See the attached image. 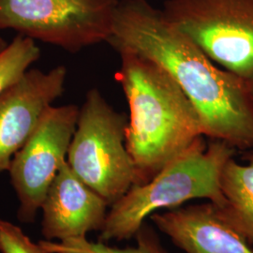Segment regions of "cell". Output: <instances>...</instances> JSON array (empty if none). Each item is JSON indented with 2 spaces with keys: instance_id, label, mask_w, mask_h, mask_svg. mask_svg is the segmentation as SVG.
I'll return each mask as SVG.
<instances>
[{
  "instance_id": "ba28073f",
  "label": "cell",
  "mask_w": 253,
  "mask_h": 253,
  "mask_svg": "<svg viewBox=\"0 0 253 253\" xmlns=\"http://www.w3.org/2000/svg\"><path fill=\"white\" fill-rule=\"evenodd\" d=\"M67 69L28 70L0 96V174L27 143L46 110L63 94Z\"/></svg>"
},
{
  "instance_id": "e0dca14e",
  "label": "cell",
  "mask_w": 253,
  "mask_h": 253,
  "mask_svg": "<svg viewBox=\"0 0 253 253\" xmlns=\"http://www.w3.org/2000/svg\"><path fill=\"white\" fill-rule=\"evenodd\" d=\"M249 85H250V89H251V93H252L253 99V81L251 84H249Z\"/></svg>"
},
{
  "instance_id": "2e32d148",
  "label": "cell",
  "mask_w": 253,
  "mask_h": 253,
  "mask_svg": "<svg viewBox=\"0 0 253 253\" xmlns=\"http://www.w3.org/2000/svg\"><path fill=\"white\" fill-rule=\"evenodd\" d=\"M9 45V42H6L2 37L0 36V54L8 47Z\"/></svg>"
},
{
  "instance_id": "5b68a950",
  "label": "cell",
  "mask_w": 253,
  "mask_h": 253,
  "mask_svg": "<svg viewBox=\"0 0 253 253\" xmlns=\"http://www.w3.org/2000/svg\"><path fill=\"white\" fill-rule=\"evenodd\" d=\"M162 10L213 62L253 81V0H166Z\"/></svg>"
},
{
  "instance_id": "9c48e42d",
  "label": "cell",
  "mask_w": 253,
  "mask_h": 253,
  "mask_svg": "<svg viewBox=\"0 0 253 253\" xmlns=\"http://www.w3.org/2000/svg\"><path fill=\"white\" fill-rule=\"evenodd\" d=\"M108 203L90 189L64 162L42 203V233L47 240L83 238L100 231Z\"/></svg>"
},
{
  "instance_id": "277c9868",
  "label": "cell",
  "mask_w": 253,
  "mask_h": 253,
  "mask_svg": "<svg viewBox=\"0 0 253 253\" xmlns=\"http://www.w3.org/2000/svg\"><path fill=\"white\" fill-rule=\"evenodd\" d=\"M127 125L126 114L113 108L98 88L86 93L67 163L108 205L120 199L138 181L126 148Z\"/></svg>"
},
{
  "instance_id": "8992f818",
  "label": "cell",
  "mask_w": 253,
  "mask_h": 253,
  "mask_svg": "<svg viewBox=\"0 0 253 253\" xmlns=\"http://www.w3.org/2000/svg\"><path fill=\"white\" fill-rule=\"evenodd\" d=\"M119 0H0V29L76 53L106 42Z\"/></svg>"
},
{
  "instance_id": "3957f363",
  "label": "cell",
  "mask_w": 253,
  "mask_h": 253,
  "mask_svg": "<svg viewBox=\"0 0 253 253\" xmlns=\"http://www.w3.org/2000/svg\"><path fill=\"white\" fill-rule=\"evenodd\" d=\"M199 137L151 180L135 184L112 205L100 230L102 242L135 236L146 218L163 209H174L189 201L207 199L223 208L222 170L236 149L223 141Z\"/></svg>"
},
{
  "instance_id": "4fadbf2b",
  "label": "cell",
  "mask_w": 253,
  "mask_h": 253,
  "mask_svg": "<svg viewBox=\"0 0 253 253\" xmlns=\"http://www.w3.org/2000/svg\"><path fill=\"white\" fill-rule=\"evenodd\" d=\"M0 252L2 253H50L33 243L18 226L0 218Z\"/></svg>"
},
{
  "instance_id": "6da1fadb",
  "label": "cell",
  "mask_w": 253,
  "mask_h": 253,
  "mask_svg": "<svg viewBox=\"0 0 253 253\" xmlns=\"http://www.w3.org/2000/svg\"><path fill=\"white\" fill-rule=\"evenodd\" d=\"M160 65L184 91L203 133L236 150L253 148V99L247 82L219 68L147 0H119L107 40Z\"/></svg>"
},
{
  "instance_id": "8fae6325",
  "label": "cell",
  "mask_w": 253,
  "mask_h": 253,
  "mask_svg": "<svg viewBox=\"0 0 253 253\" xmlns=\"http://www.w3.org/2000/svg\"><path fill=\"white\" fill-rule=\"evenodd\" d=\"M245 159L247 164L232 158L222 170L220 187L225 205L220 209L231 225L253 244V151Z\"/></svg>"
},
{
  "instance_id": "30bf717a",
  "label": "cell",
  "mask_w": 253,
  "mask_h": 253,
  "mask_svg": "<svg viewBox=\"0 0 253 253\" xmlns=\"http://www.w3.org/2000/svg\"><path fill=\"white\" fill-rule=\"evenodd\" d=\"M149 218L185 253H253L252 244L211 202L157 212Z\"/></svg>"
},
{
  "instance_id": "7a4b0ae2",
  "label": "cell",
  "mask_w": 253,
  "mask_h": 253,
  "mask_svg": "<svg viewBox=\"0 0 253 253\" xmlns=\"http://www.w3.org/2000/svg\"><path fill=\"white\" fill-rule=\"evenodd\" d=\"M118 54L116 79L129 107L126 148L137 184H145L204 136L203 127L195 106L163 68L131 52Z\"/></svg>"
},
{
  "instance_id": "7c38bea8",
  "label": "cell",
  "mask_w": 253,
  "mask_h": 253,
  "mask_svg": "<svg viewBox=\"0 0 253 253\" xmlns=\"http://www.w3.org/2000/svg\"><path fill=\"white\" fill-rule=\"evenodd\" d=\"M36 41L17 35L0 54V96L11 87L40 58Z\"/></svg>"
},
{
  "instance_id": "52a82bcc",
  "label": "cell",
  "mask_w": 253,
  "mask_h": 253,
  "mask_svg": "<svg viewBox=\"0 0 253 253\" xmlns=\"http://www.w3.org/2000/svg\"><path fill=\"white\" fill-rule=\"evenodd\" d=\"M80 108L51 106L27 143L12 159L10 181L19 199L18 217L33 222L64 162L75 132Z\"/></svg>"
},
{
  "instance_id": "5bb4252c",
  "label": "cell",
  "mask_w": 253,
  "mask_h": 253,
  "mask_svg": "<svg viewBox=\"0 0 253 253\" xmlns=\"http://www.w3.org/2000/svg\"><path fill=\"white\" fill-rule=\"evenodd\" d=\"M134 247L118 249L103 243H91L89 247L95 253H166L153 230L145 224L136 234Z\"/></svg>"
},
{
  "instance_id": "9a60e30c",
  "label": "cell",
  "mask_w": 253,
  "mask_h": 253,
  "mask_svg": "<svg viewBox=\"0 0 253 253\" xmlns=\"http://www.w3.org/2000/svg\"><path fill=\"white\" fill-rule=\"evenodd\" d=\"M41 245L50 253H95L89 247V242L83 238H73L54 243L51 241H42Z\"/></svg>"
}]
</instances>
